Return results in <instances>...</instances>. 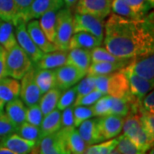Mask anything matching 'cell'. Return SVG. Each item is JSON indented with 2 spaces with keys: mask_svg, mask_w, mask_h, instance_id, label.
Listing matches in <instances>:
<instances>
[{
  "mask_svg": "<svg viewBox=\"0 0 154 154\" xmlns=\"http://www.w3.org/2000/svg\"><path fill=\"white\" fill-rule=\"evenodd\" d=\"M111 11L114 12V14L122 17L139 20L137 16L133 12L130 7L128 5L125 0H111Z\"/></svg>",
  "mask_w": 154,
  "mask_h": 154,
  "instance_id": "obj_35",
  "label": "cell"
},
{
  "mask_svg": "<svg viewBox=\"0 0 154 154\" xmlns=\"http://www.w3.org/2000/svg\"><path fill=\"white\" fill-rule=\"evenodd\" d=\"M26 28L30 37L34 42V44L44 53H47V52H51V51L57 50L55 45L52 42H51L45 36L43 30L41 29L38 24V21H37V19H33L27 22Z\"/></svg>",
  "mask_w": 154,
  "mask_h": 154,
  "instance_id": "obj_17",
  "label": "cell"
},
{
  "mask_svg": "<svg viewBox=\"0 0 154 154\" xmlns=\"http://www.w3.org/2000/svg\"><path fill=\"white\" fill-rule=\"evenodd\" d=\"M73 31V13L71 10L62 8L57 12V24L54 43L57 50L68 51Z\"/></svg>",
  "mask_w": 154,
  "mask_h": 154,
  "instance_id": "obj_5",
  "label": "cell"
},
{
  "mask_svg": "<svg viewBox=\"0 0 154 154\" xmlns=\"http://www.w3.org/2000/svg\"><path fill=\"white\" fill-rule=\"evenodd\" d=\"M99 132L104 140L118 136L122 130L124 117L117 115H105L96 116Z\"/></svg>",
  "mask_w": 154,
  "mask_h": 154,
  "instance_id": "obj_13",
  "label": "cell"
},
{
  "mask_svg": "<svg viewBox=\"0 0 154 154\" xmlns=\"http://www.w3.org/2000/svg\"><path fill=\"white\" fill-rule=\"evenodd\" d=\"M61 93H62L61 90H59L57 88H54L42 94L38 105L43 115L45 116L49 114L50 112H51L57 108Z\"/></svg>",
  "mask_w": 154,
  "mask_h": 154,
  "instance_id": "obj_28",
  "label": "cell"
},
{
  "mask_svg": "<svg viewBox=\"0 0 154 154\" xmlns=\"http://www.w3.org/2000/svg\"><path fill=\"white\" fill-rule=\"evenodd\" d=\"M37 154H70L61 131L41 138L37 147Z\"/></svg>",
  "mask_w": 154,
  "mask_h": 154,
  "instance_id": "obj_10",
  "label": "cell"
},
{
  "mask_svg": "<svg viewBox=\"0 0 154 154\" xmlns=\"http://www.w3.org/2000/svg\"><path fill=\"white\" fill-rule=\"evenodd\" d=\"M6 51L2 46H0V80L6 77V65H5Z\"/></svg>",
  "mask_w": 154,
  "mask_h": 154,
  "instance_id": "obj_50",
  "label": "cell"
},
{
  "mask_svg": "<svg viewBox=\"0 0 154 154\" xmlns=\"http://www.w3.org/2000/svg\"><path fill=\"white\" fill-rule=\"evenodd\" d=\"M39 128L41 138L59 131L61 129V110L55 109L49 114L44 116Z\"/></svg>",
  "mask_w": 154,
  "mask_h": 154,
  "instance_id": "obj_27",
  "label": "cell"
},
{
  "mask_svg": "<svg viewBox=\"0 0 154 154\" xmlns=\"http://www.w3.org/2000/svg\"><path fill=\"white\" fill-rule=\"evenodd\" d=\"M76 88V98L82 97L86 94L95 90V82L94 75L87 74L82 79L75 85Z\"/></svg>",
  "mask_w": 154,
  "mask_h": 154,
  "instance_id": "obj_41",
  "label": "cell"
},
{
  "mask_svg": "<svg viewBox=\"0 0 154 154\" xmlns=\"http://www.w3.org/2000/svg\"><path fill=\"white\" fill-rule=\"evenodd\" d=\"M140 109L154 113V92L152 90L140 100Z\"/></svg>",
  "mask_w": 154,
  "mask_h": 154,
  "instance_id": "obj_48",
  "label": "cell"
},
{
  "mask_svg": "<svg viewBox=\"0 0 154 154\" xmlns=\"http://www.w3.org/2000/svg\"><path fill=\"white\" fill-rule=\"evenodd\" d=\"M102 96H104V94L101 92L98 91L97 89H95L94 91H92L91 93L84 95L82 97L76 98L74 105L73 106H76V105H83V106H92L94 105L98 100H99Z\"/></svg>",
  "mask_w": 154,
  "mask_h": 154,
  "instance_id": "obj_44",
  "label": "cell"
},
{
  "mask_svg": "<svg viewBox=\"0 0 154 154\" xmlns=\"http://www.w3.org/2000/svg\"><path fill=\"white\" fill-rule=\"evenodd\" d=\"M75 99H76V88L75 85L61 93L57 108L59 110H63L69 106H73Z\"/></svg>",
  "mask_w": 154,
  "mask_h": 154,
  "instance_id": "obj_39",
  "label": "cell"
},
{
  "mask_svg": "<svg viewBox=\"0 0 154 154\" xmlns=\"http://www.w3.org/2000/svg\"><path fill=\"white\" fill-rule=\"evenodd\" d=\"M19 80L6 76L0 80V99L6 104L13 99L19 98Z\"/></svg>",
  "mask_w": 154,
  "mask_h": 154,
  "instance_id": "obj_23",
  "label": "cell"
},
{
  "mask_svg": "<svg viewBox=\"0 0 154 154\" xmlns=\"http://www.w3.org/2000/svg\"><path fill=\"white\" fill-rule=\"evenodd\" d=\"M43 118H44V115L38 105H31V106L27 107L26 122L33 124L34 126L40 127Z\"/></svg>",
  "mask_w": 154,
  "mask_h": 154,
  "instance_id": "obj_42",
  "label": "cell"
},
{
  "mask_svg": "<svg viewBox=\"0 0 154 154\" xmlns=\"http://www.w3.org/2000/svg\"><path fill=\"white\" fill-rule=\"evenodd\" d=\"M36 68L33 65L24 76L21 79L20 82V94L19 97L27 107L31 105H38L42 94L35 81Z\"/></svg>",
  "mask_w": 154,
  "mask_h": 154,
  "instance_id": "obj_7",
  "label": "cell"
},
{
  "mask_svg": "<svg viewBox=\"0 0 154 154\" xmlns=\"http://www.w3.org/2000/svg\"><path fill=\"white\" fill-rule=\"evenodd\" d=\"M111 154H121V153H120V152H118V151H117V150L115 148L114 150H113V151H112Z\"/></svg>",
  "mask_w": 154,
  "mask_h": 154,
  "instance_id": "obj_55",
  "label": "cell"
},
{
  "mask_svg": "<svg viewBox=\"0 0 154 154\" xmlns=\"http://www.w3.org/2000/svg\"><path fill=\"white\" fill-rule=\"evenodd\" d=\"M0 19L12 22L16 25L17 10L14 0H0Z\"/></svg>",
  "mask_w": 154,
  "mask_h": 154,
  "instance_id": "obj_33",
  "label": "cell"
},
{
  "mask_svg": "<svg viewBox=\"0 0 154 154\" xmlns=\"http://www.w3.org/2000/svg\"><path fill=\"white\" fill-rule=\"evenodd\" d=\"M0 146L9 149L16 154H30L37 148L38 144L21 137L17 133H13L5 137L1 138Z\"/></svg>",
  "mask_w": 154,
  "mask_h": 154,
  "instance_id": "obj_14",
  "label": "cell"
},
{
  "mask_svg": "<svg viewBox=\"0 0 154 154\" xmlns=\"http://www.w3.org/2000/svg\"><path fill=\"white\" fill-rule=\"evenodd\" d=\"M5 103L0 99V110H4V108H5Z\"/></svg>",
  "mask_w": 154,
  "mask_h": 154,
  "instance_id": "obj_54",
  "label": "cell"
},
{
  "mask_svg": "<svg viewBox=\"0 0 154 154\" xmlns=\"http://www.w3.org/2000/svg\"><path fill=\"white\" fill-rule=\"evenodd\" d=\"M139 116L140 123L145 130L150 135L154 137V113L140 109L139 112Z\"/></svg>",
  "mask_w": 154,
  "mask_h": 154,
  "instance_id": "obj_45",
  "label": "cell"
},
{
  "mask_svg": "<svg viewBox=\"0 0 154 154\" xmlns=\"http://www.w3.org/2000/svg\"><path fill=\"white\" fill-rule=\"evenodd\" d=\"M61 112V129H70L75 128L73 106H69Z\"/></svg>",
  "mask_w": 154,
  "mask_h": 154,
  "instance_id": "obj_46",
  "label": "cell"
},
{
  "mask_svg": "<svg viewBox=\"0 0 154 154\" xmlns=\"http://www.w3.org/2000/svg\"><path fill=\"white\" fill-rule=\"evenodd\" d=\"M131 104L127 98H115L112 97V103L110 106V115H117L126 116L130 111Z\"/></svg>",
  "mask_w": 154,
  "mask_h": 154,
  "instance_id": "obj_36",
  "label": "cell"
},
{
  "mask_svg": "<svg viewBox=\"0 0 154 154\" xmlns=\"http://www.w3.org/2000/svg\"><path fill=\"white\" fill-rule=\"evenodd\" d=\"M112 103V97L110 95H104L92 105L94 116L110 115V106Z\"/></svg>",
  "mask_w": 154,
  "mask_h": 154,
  "instance_id": "obj_40",
  "label": "cell"
},
{
  "mask_svg": "<svg viewBox=\"0 0 154 154\" xmlns=\"http://www.w3.org/2000/svg\"><path fill=\"white\" fill-rule=\"evenodd\" d=\"M121 71L123 72V74L127 77L131 94L137 97L139 99L141 100L150 91L152 90L154 86L153 82H150L148 80L139 76L129 69H127L125 67Z\"/></svg>",
  "mask_w": 154,
  "mask_h": 154,
  "instance_id": "obj_16",
  "label": "cell"
},
{
  "mask_svg": "<svg viewBox=\"0 0 154 154\" xmlns=\"http://www.w3.org/2000/svg\"><path fill=\"white\" fill-rule=\"evenodd\" d=\"M67 55L68 51L56 50L44 53L33 65L38 69H56L67 64Z\"/></svg>",
  "mask_w": 154,
  "mask_h": 154,
  "instance_id": "obj_18",
  "label": "cell"
},
{
  "mask_svg": "<svg viewBox=\"0 0 154 154\" xmlns=\"http://www.w3.org/2000/svg\"><path fill=\"white\" fill-rule=\"evenodd\" d=\"M149 2H150V4L152 5L153 6L154 5V0H148Z\"/></svg>",
  "mask_w": 154,
  "mask_h": 154,
  "instance_id": "obj_56",
  "label": "cell"
},
{
  "mask_svg": "<svg viewBox=\"0 0 154 154\" xmlns=\"http://www.w3.org/2000/svg\"><path fill=\"white\" fill-rule=\"evenodd\" d=\"M33 0H14L16 6H17V22L22 21L24 17L26 16V14L28 13V10L30 8V6L32 5ZM16 23V24H17Z\"/></svg>",
  "mask_w": 154,
  "mask_h": 154,
  "instance_id": "obj_47",
  "label": "cell"
},
{
  "mask_svg": "<svg viewBox=\"0 0 154 154\" xmlns=\"http://www.w3.org/2000/svg\"><path fill=\"white\" fill-rule=\"evenodd\" d=\"M91 63V54L89 50L80 48L68 50L67 64L75 67L80 70L88 74Z\"/></svg>",
  "mask_w": 154,
  "mask_h": 154,
  "instance_id": "obj_20",
  "label": "cell"
},
{
  "mask_svg": "<svg viewBox=\"0 0 154 154\" xmlns=\"http://www.w3.org/2000/svg\"><path fill=\"white\" fill-rule=\"evenodd\" d=\"M78 0H63L64 2V6L66 7L67 9L72 10V8L75 7L76 3Z\"/></svg>",
  "mask_w": 154,
  "mask_h": 154,
  "instance_id": "obj_52",
  "label": "cell"
},
{
  "mask_svg": "<svg viewBox=\"0 0 154 154\" xmlns=\"http://www.w3.org/2000/svg\"><path fill=\"white\" fill-rule=\"evenodd\" d=\"M35 81L43 94L51 88H56L55 69H36Z\"/></svg>",
  "mask_w": 154,
  "mask_h": 154,
  "instance_id": "obj_29",
  "label": "cell"
},
{
  "mask_svg": "<svg viewBox=\"0 0 154 154\" xmlns=\"http://www.w3.org/2000/svg\"><path fill=\"white\" fill-rule=\"evenodd\" d=\"M87 74L75 67L65 64L55 69L56 88L62 92L76 85Z\"/></svg>",
  "mask_w": 154,
  "mask_h": 154,
  "instance_id": "obj_11",
  "label": "cell"
},
{
  "mask_svg": "<svg viewBox=\"0 0 154 154\" xmlns=\"http://www.w3.org/2000/svg\"><path fill=\"white\" fill-rule=\"evenodd\" d=\"M117 140L116 139H110L105 141H102L99 144V153L100 154H111L112 151L116 148Z\"/></svg>",
  "mask_w": 154,
  "mask_h": 154,
  "instance_id": "obj_49",
  "label": "cell"
},
{
  "mask_svg": "<svg viewBox=\"0 0 154 154\" xmlns=\"http://www.w3.org/2000/svg\"><path fill=\"white\" fill-rule=\"evenodd\" d=\"M105 22L103 43L108 51L120 58L154 53L153 13L133 20L110 14Z\"/></svg>",
  "mask_w": 154,
  "mask_h": 154,
  "instance_id": "obj_1",
  "label": "cell"
},
{
  "mask_svg": "<svg viewBox=\"0 0 154 154\" xmlns=\"http://www.w3.org/2000/svg\"><path fill=\"white\" fill-rule=\"evenodd\" d=\"M73 31L87 32L94 35L103 42L105 35V22L103 19L90 15L73 14Z\"/></svg>",
  "mask_w": 154,
  "mask_h": 154,
  "instance_id": "obj_6",
  "label": "cell"
},
{
  "mask_svg": "<svg viewBox=\"0 0 154 154\" xmlns=\"http://www.w3.org/2000/svg\"><path fill=\"white\" fill-rule=\"evenodd\" d=\"M6 115L11 121L18 127L22 122H26V110L27 106L24 105L22 99L17 98L5 105Z\"/></svg>",
  "mask_w": 154,
  "mask_h": 154,
  "instance_id": "obj_22",
  "label": "cell"
},
{
  "mask_svg": "<svg viewBox=\"0 0 154 154\" xmlns=\"http://www.w3.org/2000/svg\"><path fill=\"white\" fill-rule=\"evenodd\" d=\"M16 133L18 135H20L21 137L24 138L28 140L34 141L38 145L40 141V140H41L40 128L34 126L28 122H24L21 125L17 127Z\"/></svg>",
  "mask_w": 154,
  "mask_h": 154,
  "instance_id": "obj_31",
  "label": "cell"
},
{
  "mask_svg": "<svg viewBox=\"0 0 154 154\" xmlns=\"http://www.w3.org/2000/svg\"><path fill=\"white\" fill-rule=\"evenodd\" d=\"M15 27L17 45L25 51L33 63H36L43 56L44 52L38 49V46L34 44L33 39L31 38L26 28V22L19 21Z\"/></svg>",
  "mask_w": 154,
  "mask_h": 154,
  "instance_id": "obj_8",
  "label": "cell"
},
{
  "mask_svg": "<svg viewBox=\"0 0 154 154\" xmlns=\"http://www.w3.org/2000/svg\"><path fill=\"white\" fill-rule=\"evenodd\" d=\"M125 68L139 76L154 82L153 53L140 55L130 58L128 64Z\"/></svg>",
  "mask_w": 154,
  "mask_h": 154,
  "instance_id": "obj_12",
  "label": "cell"
},
{
  "mask_svg": "<svg viewBox=\"0 0 154 154\" xmlns=\"http://www.w3.org/2000/svg\"><path fill=\"white\" fill-rule=\"evenodd\" d=\"M17 127L11 121L5 111L0 110V138L17 132Z\"/></svg>",
  "mask_w": 154,
  "mask_h": 154,
  "instance_id": "obj_43",
  "label": "cell"
},
{
  "mask_svg": "<svg viewBox=\"0 0 154 154\" xmlns=\"http://www.w3.org/2000/svg\"><path fill=\"white\" fill-rule=\"evenodd\" d=\"M130 59H127L120 63H110V62H99L92 63L88 69V74L91 75H105L114 72L122 70L129 63Z\"/></svg>",
  "mask_w": 154,
  "mask_h": 154,
  "instance_id": "obj_25",
  "label": "cell"
},
{
  "mask_svg": "<svg viewBox=\"0 0 154 154\" xmlns=\"http://www.w3.org/2000/svg\"><path fill=\"white\" fill-rule=\"evenodd\" d=\"M0 139H1V138H0Z\"/></svg>",
  "mask_w": 154,
  "mask_h": 154,
  "instance_id": "obj_58",
  "label": "cell"
},
{
  "mask_svg": "<svg viewBox=\"0 0 154 154\" xmlns=\"http://www.w3.org/2000/svg\"><path fill=\"white\" fill-rule=\"evenodd\" d=\"M73 116H74L75 128H77L82 122L94 116L92 106H83V105L73 106Z\"/></svg>",
  "mask_w": 154,
  "mask_h": 154,
  "instance_id": "obj_38",
  "label": "cell"
},
{
  "mask_svg": "<svg viewBox=\"0 0 154 154\" xmlns=\"http://www.w3.org/2000/svg\"><path fill=\"white\" fill-rule=\"evenodd\" d=\"M145 154H146V153H145Z\"/></svg>",
  "mask_w": 154,
  "mask_h": 154,
  "instance_id": "obj_59",
  "label": "cell"
},
{
  "mask_svg": "<svg viewBox=\"0 0 154 154\" xmlns=\"http://www.w3.org/2000/svg\"><path fill=\"white\" fill-rule=\"evenodd\" d=\"M57 12V11H48L39 17V21H38V24L41 29L43 30L45 36L52 43H54V39H55Z\"/></svg>",
  "mask_w": 154,
  "mask_h": 154,
  "instance_id": "obj_30",
  "label": "cell"
},
{
  "mask_svg": "<svg viewBox=\"0 0 154 154\" xmlns=\"http://www.w3.org/2000/svg\"><path fill=\"white\" fill-rule=\"evenodd\" d=\"M78 128V133L82 138L87 146H91L104 141L99 132L98 120L96 118H89L82 122Z\"/></svg>",
  "mask_w": 154,
  "mask_h": 154,
  "instance_id": "obj_19",
  "label": "cell"
},
{
  "mask_svg": "<svg viewBox=\"0 0 154 154\" xmlns=\"http://www.w3.org/2000/svg\"><path fill=\"white\" fill-rule=\"evenodd\" d=\"M117 142L116 149L121 154H145L146 152L137 147L132 141L124 134L116 138Z\"/></svg>",
  "mask_w": 154,
  "mask_h": 154,
  "instance_id": "obj_34",
  "label": "cell"
},
{
  "mask_svg": "<svg viewBox=\"0 0 154 154\" xmlns=\"http://www.w3.org/2000/svg\"><path fill=\"white\" fill-rule=\"evenodd\" d=\"M5 65L7 76L21 80L33 66V63L25 51L17 44L6 51Z\"/></svg>",
  "mask_w": 154,
  "mask_h": 154,
  "instance_id": "obj_4",
  "label": "cell"
},
{
  "mask_svg": "<svg viewBox=\"0 0 154 154\" xmlns=\"http://www.w3.org/2000/svg\"><path fill=\"white\" fill-rule=\"evenodd\" d=\"M75 8L76 13L104 20L111 12V0H78Z\"/></svg>",
  "mask_w": 154,
  "mask_h": 154,
  "instance_id": "obj_9",
  "label": "cell"
},
{
  "mask_svg": "<svg viewBox=\"0 0 154 154\" xmlns=\"http://www.w3.org/2000/svg\"><path fill=\"white\" fill-rule=\"evenodd\" d=\"M91 54V62L92 63H99V62H110V63H120L127 60L126 58L117 57L110 51H108L105 47H101L100 45L97 46L90 51Z\"/></svg>",
  "mask_w": 154,
  "mask_h": 154,
  "instance_id": "obj_32",
  "label": "cell"
},
{
  "mask_svg": "<svg viewBox=\"0 0 154 154\" xmlns=\"http://www.w3.org/2000/svg\"><path fill=\"white\" fill-rule=\"evenodd\" d=\"M60 131L64 137L70 154H82L88 146L81 137L76 128L70 129H60Z\"/></svg>",
  "mask_w": 154,
  "mask_h": 154,
  "instance_id": "obj_24",
  "label": "cell"
},
{
  "mask_svg": "<svg viewBox=\"0 0 154 154\" xmlns=\"http://www.w3.org/2000/svg\"><path fill=\"white\" fill-rule=\"evenodd\" d=\"M122 130L123 134L143 152H146L152 148L154 137L150 135L142 127L139 113L128 112L124 116Z\"/></svg>",
  "mask_w": 154,
  "mask_h": 154,
  "instance_id": "obj_2",
  "label": "cell"
},
{
  "mask_svg": "<svg viewBox=\"0 0 154 154\" xmlns=\"http://www.w3.org/2000/svg\"><path fill=\"white\" fill-rule=\"evenodd\" d=\"M102 44V41L97 37L87 32H77L72 34L69 43V50L80 48L91 51Z\"/></svg>",
  "mask_w": 154,
  "mask_h": 154,
  "instance_id": "obj_21",
  "label": "cell"
},
{
  "mask_svg": "<svg viewBox=\"0 0 154 154\" xmlns=\"http://www.w3.org/2000/svg\"><path fill=\"white\" fill-rule=\"evenodd\" d=\"M125 1L139 19L144 18L148 14L151 9L153 7L150 4L148 0H125Z\"/></svg>",
  "mask_w": 154,
  "mask_h": 154,
  "instance_id": "obj_37",
  "label": "cell"
},
{
  "mask_svg": "<svg viewBox=\"0 0 154 154\" xmlns=\"http://www.w3.org/2000/svg\"><path fill=\"white\" fill-rule=\"evenodd\" d=\"M17 44L16 27L14 23L0 19V46L8 51Z\"/></svg>",
  "mask_w": 154,
  "mask_h": 154,
  "instance_id": "obj_26",
  "label": "cell"
},
{
  "mask_svg": "<svg viewBox=\"0 0 154 154\" xmlns=\"http://www.w3.org/2000/svg\"><path fill=\"white\" fill-rule=\"evenodd\" d=\"M30 154H32V153H30Z\"/></svg>",
  "mask_w": 154,
  "mask_h": 154,
  "instance_id": "obj_57",
  "label": "cell"
},
{
  "mask_svg": "<svg viewBox=\"0 0 154 154\" xmlns=\"http://www.w3.org/2000/svg\"><path fill=\"white\" fill-rule=\"evenodd\" d=\"M0 154H16V153H14L13 152L10 151L9 149H7L5 148V147H4V146H0Z\"/></svg>",
  "mask_w": 154,
  "mask_h": 154,
  "instance_id": "obj_53",
  "label": "cell"
},
{
  "mask_svg": "<svg viewBox=\"0 0 154 154\" xmlns=\"http://www.w3.org/2000/svg\"><path fill=\"white\" fill-rule=\"evenodd\" d=\"M95 88L104 95L126 98L130 94L128 82L123 72H114L105 75H94Z\"/></svg>",
  "mask_w": 154,
  "mask_h": 154,
  "instance_id": "obj_3",
  "label": "cell"
},
{
  "mask_svg": "<svg viewBox=\"0 0 154 154\" xmlns=\"http://www.w3.org/2000/svg\"><path fill=\"white\" fill-rule=\"evenodd\" d=\"M82 154H100L99 153V144L88 146Z\"/></svg>",
  "mask_w": 154,
  "mask_h": 154,
  "instance_id": "obj_51",
  "label": "cell"
},
{
  "mask_svg": "<svg viewBox=\"0 0 154 154\" xmlns=\"http://www.w3.org/2000/svg\"><path fill=\"white\" fill-rule=\"evenodd\" d=\"M64 7L63 0H33L23 22H27L38 19L48 11H57Z\"/></svg>",
  "mask_w": 154,
  "mask_h": 154,
  "instance_id": "obj_15",
  "label": "cell"
}]
</instances>
